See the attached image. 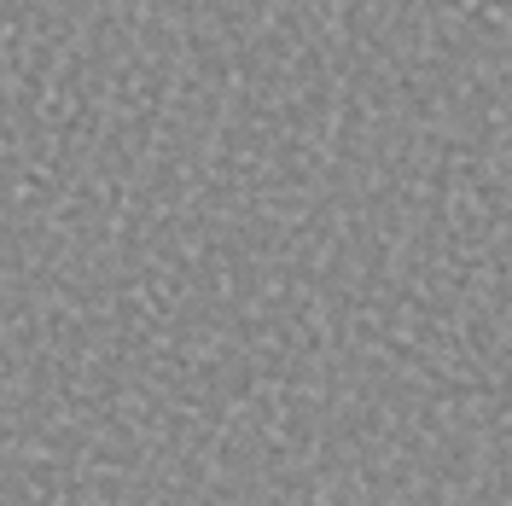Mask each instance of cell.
I'll return each mask as SVG.
<instances>
[]
</instances>
